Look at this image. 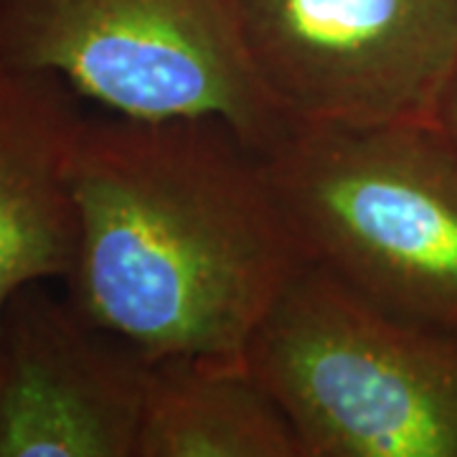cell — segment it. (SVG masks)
I'll return each instance as SVG.
<instances>
[{"label":"cell","mask_w":457,"mask_h":457,"mask_svg":"<svg viewBox=\"0 0 457 457\" xmlns=\"http://www.w3.org/2000/svg\"><path fill=\"white\" fill-rule=\"evenodd\" d=\"M66 297L153 361L245 356L311 260L267 153L219 120L87 117Z\"/></svg>","instance_id":"cell-1"},{"label":"cell","mask_w":457,"mask_h":457,"mask_svg":"<svg viewBox=\"0 0 457 457\" xmlns=\"http://www.w3.org/2000/svg\"><path fill=\"white\" fill-rule=\"evenodd\" d=\"M305 457H457V336L308 260L245 348Z\"/></svg>","instance_id":"cell-2"},{"label":"cell","mask_w":457,"mask_h":457,"mask_svg":"<svg viewBox=\"0 0 457 457\" xmlns=\"http://www.w3.org/2000/svg\"><path fill=\"white\" fill-rule=\"evenodd\" d=\"M267 163L312 262L457 336V147L435 125L297 128Z\"/></svg>","instance_id":"cell-3"},{"label":"cell","mask_w":457,"mask_h":457,"mask_svg":"<svg viewBox=\"0 0 457 457\" xmlns=\"http://www.w3.org/2000/svg\"><path fill=\"white\" fill-rule=\"evenodd\" d=\"M0 62L122 117L227 122L262 153L295 130L257 77L237 0H0Z\"/></svg>","instance_id":"cell-4"},{"label":"cell","mask_w":457,"mask_h":457,"mask_svg":"<svg viewBox=\"0 0 457 457\" xmlns=\"http://www.w3.org/2000/svg\"><path fill=\"white\" fill-rule=\"evenodd\" d=\"M262 87L297 128L432 125L457 0H237Z\"/></svg>","instance_id":"cell-5"},{"label":"cell","mask_w":457,"mask_h":457,"mask_svg":"<svg viewBox=\"0 0 457 457\" xmlns=\"http://www.w3.org/2000/svg\"><path fill=\"white\" fill-rule=\"evenodd\" d=\"M155 361L44 282L0 318V457H135Z\"/></svg>","instance_id":"cell-6"},{"label":"cell","mask_w":457,"mask_h":457,"mask_svg":"<svg viewBox=\"0 0 457 457\" xmlns=\"http://www.w3.org/2000/svg\"><path fill=\"white\" fill-rule=\"evenodd\" d=\"M84 120L62 77L0 62V318L23 285L66 279L74 267L71 161Z\"/></svg>","instance_id":"cell-7"},{"label":"cell","mask_w":457,"mask_h":457,"mask_svg":"<svg viewBox=\"0 0 457 457\" xmlns=\"http://www.w3.org/2000/svg\"><path fill=\"white\" fill-rule=\"evenodd\" d=\"M135 457H305L297 432L245 356L153 363Z\"/></svg>","instance_id":"cell-8"},{"label":"cell","mask_w":457,"mask_h":457,"mask_svg":"<svg viewBox=\"0 0 457 457\" xmlns=\"http://www.w3.org/2000/svg\"><path fill=\"white\" fill-rule=\"evenodd\" d=\"M432 125L457 147V66L455 71H453V77H450V82H447V87H445V92H442Z\"/></svg>","instance_id":"cell-9"}]
</instances>
